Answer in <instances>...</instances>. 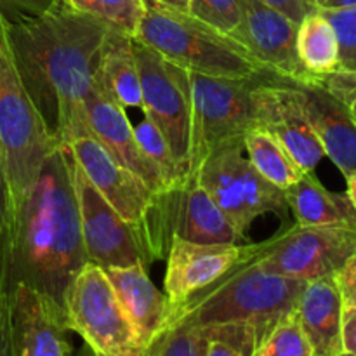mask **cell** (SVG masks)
Here are the masks:
<instances>
[{
    "mask_svg": "<svg viewBox=\"0 0 356 356\" xmlns=\"http://www.w3.org/2000/svg\"><path fill=\"white\" fill-rule=\"evenodd\" d=\"M14 63L56 145L89 134L86 99L110 28L59 0L49 13L3 14Z\"/></svg>",
    "mask_w": 356,
    "mask_h": 356,
    "instance_id": "obj_1",
    "label": "cell"
},
{
    "mask_svg": "<svg viewBox=\"0 0 356 356\" xmlns=\"http://www.w3.org/2000/svg\"><path fill=\"white\" fill-rule=\"evenodd\" d=\"M87 261L73 184V153L68 145H58L14 214L7 291L24 284L63 306L70 280Z\"/></svg>",
    "mask_w": 356,
    "mask_h": 356,
    "instance_id": "obj_2",
    "label": "cell"
},
{
    "mask_svg": "<svg viewBox=\"0 0 356 356\" xmlns=\"http://www.w3.org/2000/svg\"><path fill=\"white\" fill-rule=\"evenodd\" d=\"M306 284L271 273L245 259L174 308L170 323L177 320L197 327L247 323L254 327L261 344L280 320L296 312Z\"/></svg>",
    "mask_w": 356,
    "mask_h": 356,
    "instance_id": "obj_3",
    "label": "cell"
},
{
    "mask_svg": "<svg viewBox=\"0 0 356 356\" xmlns=\"http://www.w3.org/2000/svg\"><path fill=\"white\" fill-rule=\"evenodd\" d=\"M134 38L188 72L228 79H249L268 72L228 33L155 0H145Z\"/></svg>",
    "mask_w": 356,
    "mask_h": 356,
    "instance_id": "obj_4",
    "label": "cell"
},
{
    "mask_svg": "<svg viewBox=\"0 0 356 356\" xmlns=\"http://www.w3.org/2000/svg\"><path fill=\"white\" fill-rule=\"evenodd\" d=\"M68 146L90 183L127 222L146 266L167 257L172 242L169 197L153 193L145 181L115 162L94 136H79Z\"/></svg>",
    "mask_w": 356,
    "mask_h": 356,
    "instance_id": "obj_5",
    "label": "cell"
},
{
    "mask_svg": "<svg viewBox=\"0 0 356 356\" xmlns=\"http://www.w3.org/2000/svg\"><path fill=\"white\" fill-rule=\"evenodd\" d=\"M56 146L17 72L7 19L0 10V153L13 198V221L24 195Z\"/></svg>",
    "mask_w": 356,
    "mask_h": 356,
    "instance_id": "obj_6",
    "label": "cell"
},
{
    "mask_svg": "<svg viewBox=\"0 0 356 356\" xmlns=\"http://www.w3.org/2000/svg\"><path fill=\"white\" fill-rule=\"evenodd\" d=\"M225 212L236 232L247 238L250 225L263 214L285 218V191L268 183L250 163L243 136L216 146L191 176Z\"/></svg>",
    "mask_w": 356,
    "mask_h": 356,
    "instance_id": "obj_7",
    "label": "cell"
},
{
    "mask_svg": "<svg viewBox=\"0 0 356 356\" xmlns=\"http://www.w3.org/2000/svg\"><path fill=\"white\" fill-rule=\"evenodd\" d=\"M63 312L70 330L104 356H143L149 348L122 308L106 271L87 261L70 280L63 296Z\"/></svg>",
    "mask_w": 356,
    "mask_h": 356,
    "instance_id": "obj_8",
    "label": "cell"
},
{
    "mask_svg": "<svg viewBox=\"0 0 356 356\" xmlns=\"http://www.w3.org/2000/svg\"><path fill=\"white\" fill-rule=\"evenodd\" d=\"M249 79L209 76L186 70L191 103L190 172H195L205 156L228 139L243 136L257 125L256 87L266 75Z\"/></svg>",
    "mask_w": 356,
    "mask_h": 356,
    "instance_id": "obj_9",
    "label": "cell"
},
{
    "mask_svg": "<svg viewBox=\"0 0 356 356\" xmlns=\"http://www.w3.org/2000/svg\"><path fill=\"white\" fill-rule=\"evenodd\" d=\"M356 256V228L294 225L259 243H249L247 261L282 277L312 282L336 277Z\"/></svg>",
    "mask_w": 356,
    "mask_h": 356,
    "instance_id": "obj_10",
    "label": "cell"
},
{
    "mask_svg": "<svg viewBox=\"0 0 356 356\" xmlns=\"http://www.w3.org/2000/svg\"><path fill=\"white\" fill-rule=\"evenodd\" d=\"M141 79V110L165 138L183 176L190 172L191 103L186 70L165 61L156 51L134 38Z\"/></svg>",
    "mask_w": 356,
    "mask_h": 356,
    "instance_id": "obj_11",
    "label": "cell"
},
{
    "mask_svg": "<svg viewBox=\"0 0 356 356\" xmlns=\"http://www.w3.org/2000/svg\"><path fill=\"white\" fill-rule=\"evenodd\" d=\"M256 103L257 125L273 134L305 172H313L325 152L292 80L268 72L256 87Z\"/></svg>",
    "mask_w": 356,
    "mask_h": 356,
    "instance_id": "obj_12",
    "label": "cell"
},
{
    "mask_svg": "<svg viewBox=\"0 0 356 356\" xmlns=\"http://www.w3.org/2000/svg\"><path fill=\"white\" fill-rule=\"evenodd\" d=\"M73 184L79 205L83 247L89 261L103 270L143 263L141 252L127 222L104 200L73 156Z\"/></svg>",
    "mask_w": 356,
    "mask_h": 356,
    "instance_id": "obj_13",
    "label": "cell"
},
{
    "mask_svg": "<svg viewBox=\"0 0 356 356\" xmlns=\"http://www.w3.org/2000/svg\"><path fill=\"white\" fill-rule=\"evenodd\" d=\"M13 356H72L63 306L24 284L7 298Z\"/></svg>",
    "mask_w": 356,
    "mask_h": 356,
    "instance_id": "obj_14",
    "label": "cell"
},
{
    "mask_svg": "<svg viewBox=\"0 0 356 356\" xmlns=\"http://www.w3.org/2000/svg\"><path fill=\"white\" fill-rule=\"evenodd\" d=\"M240 24L232 37L264 70L289 80H308L298 56V23L259 0H240Z\"/></svg>",
    "mask_w": 356,
    "mask_h": 356,
    "instance_id": "obj_15",
    "label": "cell"
},
{
    "mask_svg": "<svg viewBox=\"0 0 356 356\" xmlns=\"http://www.w3.org/2000/svg\"><path fill=\"white\" fill-rule=\"evenodd\" d=\"M249 256L245 243H193L174 236L167 252L165 294L172 309L209 287Z\"/></svg>",
    "mask_w": 356,
    "mask_h": 356,
    "instance_id": "obj_16",
    "label": "cell"
},
{
    "mask_svg": "<svg viewBox=\"0 0 356 356\" xmlns=\"http://www.w3.org/2000/svg\"><path fill=\"white\" fill-rule=\"evenodd\" d=\"M86 125L89 134L104 146L111 159L145 181L153 193L163 195L170 191L159 167L139 146L124 108L104 96L94 83L86 99Z\"/></svg>",
    "mask_w": 356,
    "mask_h": 356,
    "instance_id": "obj_17",
    "label": "cell"
},
{
    "mask_svg": "<svg viewBox=\"0 0 356 356\" xmlns=\"http://www.w3.org/2000/svg\"><path fill=\"white\" fill-rule=\"evenodd\" d=\"M316 138L344 177L356 174V124L348 108L327 90L318 76L292 80Z\"/></svg>",
    "mask_w": 356,
    "mask_h": 356,
    "instance_id": "obj_18",
    "label": "cell"
},
{
    "mask_svg": "<svg viewBox=\"0 0 356 356\" xmlns=\"http://www.w3.org/2000/svg\"><path fill=\"white\" fill-rule=\"evenodd\" d=\"M104 271L129 320L136 327L145 346L149 348L170 325L172 305L169 298L149 280L146 264L108 268Z\"/></svg>",
    "mask_w": 356,
    "mask_h": 356,
    "instance_id": "obj_19",
    "label": "cell"
},
{
    "mask_svg": "<svg viewBox=\"0 0 356 356\" xmlns=\"http://www.w3.org/2000/svg\"><path fill=\"white\" fill-rule=\"evenodd\" d=\"M174 236L193 243L247 242L195 177H188L174 195Z\"/></svg>",
    "mask_w": 356,
    "mask_h": 356,
    "instance_id": "obj_20",
    "label": "cell"
},
{
    "mask_svg": "<svg viewBox=\"0 0 356 356\" xmlns=\"http://www.w3.org/2000/svg\"><path fill=\"white\" fill-rule=\"evenodd\" d=\"M343 312L336 277L316 278L306 284L296 313L315 356H339L344 351Z\"/></svg>",
    "mask_w": 356,
    "mask_h": 356,
    "instance_id": "obj_21",
    "label": "cell"
},
{
    "mask_svg": "<svg viewBox=\"0 0 356 356\" xmlns=\"http://www.w3.org/2000/svg\"><path fill=\"white\" fill-rule=\"evenodd\" d=\"M94 86L122 108H141V79L134 37L110 28L101 47Z\"/></svg>",
    "mask_w": 356,
    "mask_h": 356,
    "instance_id": "obj_22",
    "label": "cell"
},
{
    "mask_svg": "<svg viewBox=\"0 0 356 356\" xmlns=\"http://www.w3.org/2000/svg\"><path fill=\"white\" fill-rule=\"evenodd\" d=\"M285 200L296 225L356 228V209L348 195L329 191L313 172H305L298 183L287 188Z\"/></svg>",
    "mask_w": 356,
    "mask_h": 356,
    "instance_id": "obj_23",
    "label": "cell"
},
{
    "mask_svg": "<svg viewBox=\"0 0 356 356\" xmlns=\"http://www.w3.org/2000/svg\"><path fill=\"white\" fill-rule=\"evenodd\" d=\"M299 61L313 76H323L341 70L339 44L336 31L322 10L313 7L298 26Z\"/></svg>",
    "mask_w": 356,
    "mask_h": 356,
    "instance_id": "obj_24",
    "label": "cell"
},
{
    "mask_svg": "<svg viewBox=\"0 0 356 356\" xmlns=\"http://www.w3.org/2000/svg\"><path fill=\"white\" fill-rule=\"evenodd\" d=\"M243 145H245L247 156H249L254 169L268 183L280 188V190L285 191L287 188H291L305 174V170L289 155L284 145L259 125L249 129L243 134Z\"/></svg>",
    "mask_w": 356,
    "mask_h": 356,
    "instance_id": "obj_25",
    "label": "cell"
},
{
    "mask_svg": "<svg viewBox=\"0 0 356 356\" xmlns=\"http://www.w3.org/2000/svg\"><path fill=\"white\" fill-rule=\"evenodd\" d=\"M68 6L108 28L134 37L145 13V0H65Z\"/></svg>",
    "mask_w": 356,
    "mask_h": 356,
    "instance_id": "obj_26",
    "label": "cell"
},
{
    "mask_svg": "<svg viewBox=\"0 0 356 356\" xmlns=\"http://www.w3.org/2000/svg\"><path fill=\"white\" fill-rule=\"evenodd\" d=\"M254 356H315L298 313L280 320L257 346Z\"/></svg>",
    "mask_w": 356,
    "mask_h": 356,
    "instance_id": "obj_27",
    "label": "cell"
},
{
    "mask_svg": "<svg viewBox=\"0 0 356 356\" xmlns=\"http://www.w3.org/2000/svg\"><path fill=\"white\" fill-rule=\"evenodd\" d=\"M134 134L139 146H141V149L145 152V155L159 167L163 179H165L167 186H169L170 190L179 188L181 184L186 181V177L181 172L179 165H177L176 160H174L172 152H170L165 138H163L162 132L156 129V125L145 115V118L134 127Z\"/></svg>",
    "mask_w": 356,
    "mask_h": 356,
    "instance_id": "obj_28",
    "label": "cell"
},
{
    "mask_svg": "<svg viewBox=\"0 0 356 356\" xmlns=\"http://www.w3.org/2000/svg\"><path fill=\"white\" fill-rule=\"evenodd\" d=\"M205 344L207 339L202 327L177 320L167 327L149 350L153 356H205Z\"/></svg>",
    "mask_w": 356,
    "mask_h": 356,
    "instance_id": "obj_29",
    "label": "cell"
},
{
    "mask_svg": "<svg viewBox=\"0 0 356 356\" xmlns=\"http://www.w3.org/2000/svg\"><path fill=\"white\" fill-rule=\"evenodd\" d=\"M190 14L229 37L238 28L242 17L240 0H191Z\"/></svg>",
    "mask_w": 356,
    "mask_h": 356,
    "instance_id": "obj_30",
    "label": "cell"
},
{
    "mask_svg": "<svg viewBox=\"0 0 356 356\" xmlns=\"http://www.w3.org/2000/svg\"><path fill=\"white\" fill-rule=\"evenodd\" d=\"M322 14L329 19L334 31H336L337 44H339L341 68L356 72V7L353 9L322 10Z\"/></svg>",
    "mask_w": 356,
    "mask_h": 356,
    "instance_id": "obj_31",
    "label": "cell"
},
{
    "mask_svg": "<svg viewBox=\"0 0 356 356\" xmlns=\"http://www.w3.org/2000/svg\"><path fill=\"white\" fill-rule=\"evenodd\" d=\"M10 232H13V198L6 165L0 153V292L7 291V254H9Z\"/></svg>",
    "mask_w": 356,
    "mask_h": 356,
    "instance_id": "obj_32",
    "label": "cell"
},
{
    "mask_svg": "<svg viewBox=\"0 0 356 356\" xmlns=\"http://www.w3.org/2000/svg\"><path fill=\"white\" fill-rule=\"evenodd\" d=\"M318 79L327 87V90L332 92L348 108L356 124V72L341 68Z\"/></svg>",
    "mask_w": 356,
    "mask_h": 356,
    "instance_id": "obj_33",
    "label": "cell"
},
{
    "mask_svg": "<svg viewBox=\"0 0 356 356\" xmlns=\"http://www.w3.org/2000/svg\"><path fill=\"white\" fill-rule=\"evenodd\" d=\"M336 284L344 308L356 309V256L351 257L336 273Z\"/></svg>",
    "mask_w": 356,
    "mask_h": 356,
    "instance_id": "obj_34",
    "label": "cell"
},
{
    "mask_svg": "<svg viewBox=\"0 0 356 356\" xmlns=\"http://www.w3.org/2000/svg\"><path fill=\"white\" fill-rule=\"evenodd\" d=\"M59 0H0V10L7 13L28 14V16H40L49 13Z\"/></svg>",
    "mask_w": 356,
    "mask_h": 356,
    "instance_id": "obj_35",
    "label": "cell"
},
{
    "mask_svg": "<svg viewBox=\"0 0 356 356\" xmlns=\"http://www.w3.org/2000/svg\"><path fill=\"white\" fill-rule=\"evenodd\" d=\"M259 2L273 7V9H277L278 13L285 14L289 19H292L298 24L301 23L302 17L313 9L309 3H306V0H259Z\"/></svg>",
    "mask_w": 356,
    "mask_h": 356,
    "instance_id": "obj_36",
    "label": "cell"
},
{
    "mask_svg": "<svg viewBox=\"0 0 356 356\" xmlns=\"http://www.w3.org/2000/svg\"><path fill=\"white\" fill-rule=\"evenodd\" d=\"M343 350L356 355V309L344 308L343 312Z\"/></svg>",
    "mask_w": 356,
    "mask_h": 356,
    "instance_id": "obj_37",
    "label": "cell"
},
{
    "mask_svg": "<svg viewBox=\"0 0 356 356\" xmlns=\"http://www.w3.org/2000/svg\"><path fill=\"white\" fill-rule=\"evenodd\" d=\"M7 298H9V292L0 296V356H13L9 336V315H7Z\"/></svg>",
    "mask_w": 356,
    "mask_h": 356,
    "instance_id": "obj_38",
    "label": "cell"
},
{
    "mask_svg": "<svg viewBox=\"0 0 356 356\" xmlns=\"http://www.w3.org/2000/svg\"><path fill=\"white\" fill-rule=\"evenodd\" d=\"M313 7L322 10L353 9V7H356V0H315Z\"/></svg>",
    "mask_w": 356,
    "mask_h": 356,
    "instance_id": "obj_39",
    "label": "cell"
},
{
    "mask_svg": "<svg viewBox=\"0 0 356 356\" xmlns=\"http://www.w3.org/2000/svg\"><path fill=\"white\" fill-rule=\"evenodd\" d=\"M155 2L163 3L167 7H172V9L181 10V13H190L191 0H155Z\"/></svg>",
    "mask_w": 356,
    "mask_h": 356,
    "instance_id": "obj_40",
    "label": "cell"
},
{
    "mask_svg": "<svg viewBox=\"0 0 356 356\" xmlns=\"http://www.w3.org/2000/svg\"><path fill=\"white\" fill-rule=\"evenodd\" d=\"M346 183H348V198L351 200V204H353V207L356 209V174H353V176L346 177Z\"/></svg>",
    "mask_w": 356,
    "mask_h": 356,
    "instance_id": "obj_41",
    "label": "cell"
},
{
    "mask_svg": "<svg viewBox=\"0 0 356 356\" xmlns=\"http://www.w3.org/2000/svg\"><path fill=\"white\" fill-rule=\"evenodd\" d=\"M75 356H96V353H94V351L90 350V348L86 344V346L82 348V351H80V353L75 355Z\"/></svg>",
    "mask_w": 356,
    "mask_h": 356,
    "instance_id": "obj_42",
    "label": "cell"
},
{
    "mask_svg": "<svg viewBox=\"0 0 356 356\" xmlns=\"http://www.w3.org/2000/svg\"><path fill=\"white\" fill-rule=\"evenodd\" d=\"M339 356H356V355H353V353H346V351H343V353H341Z\"/></svg>",
    "mask_w": 356,
    "mask_h": 356,
    "instance_id": "obj_43",
    "label": "cell"
},
{
    "mask_svg": "<svg viewBox=\"0 0 356 356\" xmlns=\"http://www.w3.org/2000/svg\"><path fill=\"white\" fill-rule=\"evenodd\" d=\"M306 3H309V6L313 7V3H315V0H306Z\"/></svg>",
    "mask_w": 356,
    "mask_h": 356,
    "instance_id": "obj_44",
    "label": "cell"
},
{
    "mask_svg": "<svg viewBox=\"0 0 356 356\" xmlns=\"http://www.w3.org/2000/svg\"><path fill=\"white\" fill-rule=\"evenodd\" d=\"M148 356H153V353H152V350H148Z\"/></svg>",
    "mask_w": 356,
    "mask_h": 356,
    "instance_id": "obj_45",
    "label": "cell"
},
{
    "mask_svg": "<svg viewBox=\"0 0 356 356\" xmlns=\"http://www.w3.org/2000/svg\"><path fill=\"white\" fill-rule=\"evenodd\" d=\"M96 356H104V355H97V353H96ZM143 356H148V353H146V355H143Z\"/></svg>",
    "mask_w": 356,
    "mask_h": 356,
    "instance_id": "obj_46",
    "label": "cell"
},
{
    "mask_svg": "<svg viewBox=\"0 0 356 356\" xmlns=\"http://www.w3.org/2000/svg\"><path fill=\"white\" fill-rule=\"evenodd\" d=\"M2 294H6V292H0V296H2Z\"/></svg>",
    "mask_w": 356,
    "mask_h": 356,
    "instance_id": "obj_47",
    "label": "cell"
}]
</instances>
